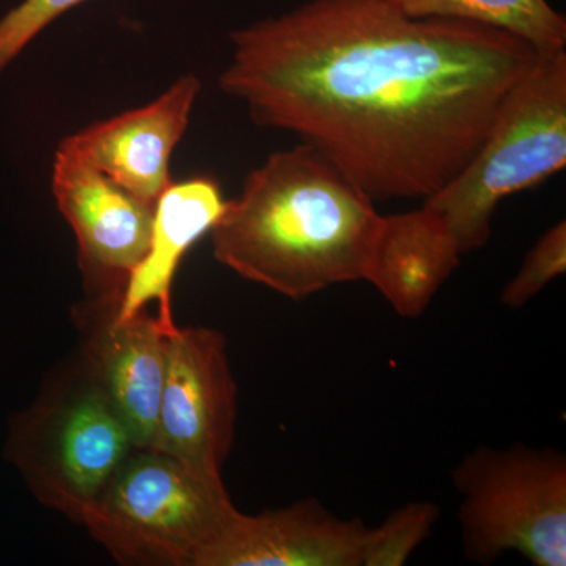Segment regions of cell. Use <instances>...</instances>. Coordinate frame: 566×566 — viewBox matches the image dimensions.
<instances>
[{"mask_svg":"<svg viewBox=\"0 0 566 566\" xmlns=\"http://www.w3.org/2000/svg\"><path fill=\"white\" fill-rule=\"evenodd\" d=\"M411 18L475 22L526 41L536 52L565 50L566 20L547 0H390Z\"/></svg>","mask_w":566,"mask_h":566,"instance_id":"obj_14","label":"cell"},{"mask_svg":"<svg viewBox=\"0 0 566 566\" xmlns=\"http://www.w3.org/2000/svg\"><path fill=\"white\" fill-rule=\"evenodd\" d=\"M460 248L433 212L382 216L368 260L371 283L403 318H419L461 263Z\"/></svg>","mask_w":566,"mask_h":566,"instance_id":"obj_13","label":"cell"},{"mask_svg":"<svg viewBox=\"0 0 566 566\" xmlns=\"http://www.w3.org/2000/svg\"><path fill=\"white\" fill-rule=\"evenodd\" d=\"M381 218L367 193L301 142L245 177L212 226V253L245 281L307 300L364 281Z\"/></svg>","mask_w":566,"mask_h":566,"instance_id":"obj_2","label":"cell"},{"mask_svg":"<svg viewBox=\"0 0 566 566\" xmlns=\"http://www.w3.org/2000/svg\"><path fill=\"white\" fill-rule=\"evenodd\" d=\"M226 203L218 181L210 177L170 182L156 202L150 245L115 305V319L125 322L155 303L159 318L175 326V274L189 249L211 232Z\"/></svg>","mask_w":566,"mask_h":566,"instance_id":"obj_12","label":"cell"},{"mask_svg":"<svg viewBox=\"0 0 566 566\" xmlns=\"http://www.w3.org/2000/svg\"><path fill=\"white\" fill-rule=\"evenodd\" d=\"M230 39L222 92L374 202L441 191L539 54L499 29L411 18L390 0H311Z\"/></svg>","mask_w":566,"mask_h":566,"instance_id":"obj_1","label":"cell"},{"mask_svg":"<svg viewBox=\"0 0 566 566\" xmlns=\"http://www.w3.org/2000/svg\"><path fill=\"white\" fill-rule=\"evenodd\" d=\"M566 271V222L558 221L542 234L524 256L517 273L502 290L501 303L517 311L535 300L545 286Z\"/></svg>","mask_w":566,"mask_h":566,"instance_id":"obj_16","label":"cell"},{"mask_svg":"<svg viewBox=\"0 0 566 566\" xmlns=\"http://www.w3.org/2000/svg\"><path fill=\"white\" fill-rule=\"evenodd\" d=\"M87 0H24L0 20V73L39 33Z\"/></svg>","mask_w":566,"mask_h":566,"instance_id":"obj_17","label":"cell"},{"mask_svg":"<svg viewBox=\"0 0 566 566\" xmlns=\"http://www.w3.org/2000/svg\"><path fill=\"white\" fill-rule=\"evenodd\" d=\"M238 390L222 333L177 327L150 449L222 475L237 430Z\"/></svg>","mask_w":566,"mask_h":566,"instance_id":"obj_7","label":"cell"},{"mask_svg":"<svg viewBox=\"0 0 566 566\" xmlns=\"http://www.w3.org/2000/svg\"><path fill=\"white\" fill-rule=\"evenodd\" d=\"M134 449L128 428L84 370L22 415L9 446L36 499L80 524Z\"/></svg>","mask_w":566,"mask_h":566,"instance_id":"obj_6","label":"cell"},{"mask_svg":"<svg viewBox=\"0 0 566 566\" xmlns=\"http://www.w3.org/2000/svg\"><path fill=\"white\" fill-rule=\"evenodd\" d=\"M371 527L316 499L260 515L238 512L197 566H365Z\"/></svg>","mask_w":566,"mask_h":566,"instance_id":"obj_10","label":"cell"},{"mask_svg":"<svg viewBox=\"0 0 566 566\" xmlns=\"http://www.w3.org/2000/svg\"><path fill=\"white\" fill-rule=\"evenodd\" d=\"M439 520V506L412 502L395 510L385 523L371 527L365 566H401L431 535Z\"/></svg>","mask_w":566,"mask_h":566,"instance_id":"obj_15","label":"cell"},{"mask_svg":"<svg viewBox=\"0 0 566 566\" xmlns=\"http://www.w3.org/2000/svg\"><path fill=\"white\" fill-rule=\"evenodd\" d=\"M202 91L199 77L182 76L147 106L115 115L66 137L77 153L126 191L156 203L169 188L170 158Z\"/></svg>","mask_w":566,"mask_h":566,"instance_id":"obj_11","label":"cell"},{"mask_svg":"<svg viewBox=\"0 0 566 566\" xmlns=\"http://www.w3.org/2000/svg\"><path fill=\"white\" fill-rule=\"evenodd\" d=\"M566 166V51L539 52L502 103L479 150L422 207L461 253L485 248L499 205Z\"/></svg>","mask_w":566,"mask_h":566,"instance_id":"obj_3","label":"cell"},{"mask_svg":"<svg viewBox=\"0 0 566 566\" xmlns=\"http://www.w3.org/2000/svg\"><path fill=\"white\" fill-rule=\"evenodd\" d=\"M52 193L73 229L92 300H120L150 245L156 203L126 191L77 153L59 147Z\"/></svg>","mask_w":566,"mask_h":566,"instance_id":"obj_8","label":"cell"},{"mask_svg":"<svg viewBox=\"0 0 566 566\" xmlns=\"http://www.w3.org/2000/svg\"><path fill=\"white\" fill-rule=\"evenodd\" d=\"M118 300H92L80 314L82 370L132 434L136 449H150L158 423L167 346L177 329L150 314L115 319Z\"/></svg>","mask_w":566,"mask_h":566,"instance_id":"obj_9","label":"cell"},{"mask_svg":"<svg viewBox=\"0 0 566 566\" xmlns=\"http://www.w3.org/2000/svg\"><path fill=\"white\" fill-rule=\"evenodd\" d=\"M465 557L490 565L515 551L566 565V457L554 447L482 446L452 471Z\"/></svg>","mask_w":566,"mask_h":566,"instance_id":"obj_5","label":"cell"},{"mask_svg":"<svg viewBox=\"0 0 566 566\" xmlns=\"http://www.w3.org/2000/svg\"><path fill=\"white\" fill-rule=\"evenodd\" d=\"M238 512L222 475L134 449L81 524L123 565L197 566Z\"/></svg>","mask_w":566,"mask_h":566,"instance_id":"obj_4","label":"cell"}]
</instances>
